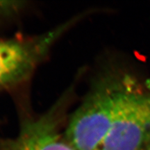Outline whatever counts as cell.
I'll use <instances>...</instances> for the list:
<instances>
[{
	"label": "cell",
	"mask_w": 150,
	"mask_h": 150,
	"mask_svg": "<svg viewBox=\"0 0 150 150\" xmlns=\"http://www.w3.org/2000/svg\"><path fill=\"white\" fill-rule=\"evenodd\" d=\"M121 79H99L73 113L64 136L74 150H100L113 119Z\"/></svg>",
	"instance_id": "cell-1"
},
{
	"label": "cell",
	"mask_w": 150,
	"mask_h": 150,
	"mask_svg": "<svg viewBox=\"0 0 150 150\" xmlns=\"http://www.w3.org/2000/svg\"><path fill=\"white\" fill-rule=\"evenodd\" d=\"M150 143V91L122 79L110 130L100 150H146Z\"/></svg>",
	"instance_id": "cell-2"
},
{
	"label": "cell",
	"mask_w": 150,
	"mask_h": 150,
	"mask_svg": "<svg viewBox=\"0 0 150 150\" xmlns=\"http://www.w3.org/2000/svg\"><path fill=\"white\" fill-rule=\"evenodd\" d=\"M72 19L42 34L27 38L0 40V89L29 77L56 41L72 26Z\"/></svg>",
	"instance_id": "cell-3"
},
{
	"label": "cell",
	"mask_w": 150,
	"mask_h": 150,
	"mask_svg": "<svg viewBox=\"0 0 150 150\" xmlns=\"http://www.w3.org/2000/svg\"><path fill=\"white\" fill-rule=\"evenodd\" d=\"M67 102L66 94L42 115L24 120L5 150H74L60 132Z\"/></svg>",
	"instance_id": "cell-4"
},
{
	"label": "cell",
	"mask_w": 150,
	"mask_h": 150,
	"mask_svg": "<svg viewBox=\"0 0 150 150\" xmlns=\"http://www.w3.org/2000/svg\"><path fill=\"white\" fill-rule=\"evenodd\" d=\"M21 8V4L18 1H0V16L10 15Z\"/></svg>",
	"instance_id": "cell-5"
},
{
	"label": "cell",
	"mask_w": 150,
	"mask_h": 150,
	"mask_svg": "<svg viewBox=\"0 0 150 150\" xmlns=\"http://www.w3.org/2000/svg\"><path fill=\"white\" fill-rule=\"evenodd\" d=\"M146 150H150V143H149V145H148V147L147 149H146Z\"/></svg>",
	"instance_id": "cell-6"
}]
</instances>
